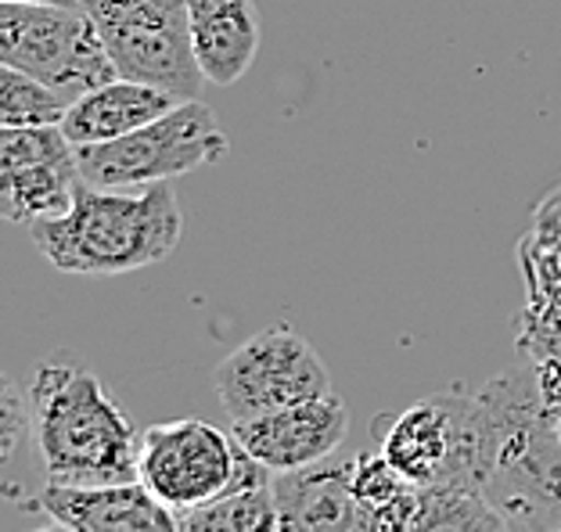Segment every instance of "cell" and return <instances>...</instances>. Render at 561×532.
I'll list each match as a JSON object with an SVG mask.
<instances>
[{"label": "cell", "instance_id": "6da1fadb", "mask_svg": "<svg viewBox=\"0 0 561 532\" xmlns=\"http://www.w3.org/2000/svg\"><path fill=\"white\" fill-rule=\"evenodd\" d=\"M25 396L50 486L137 483L145 432H137L94 371L55 357L33 374Z\"/></svg>", "mask_w": 561, "mask_h": 532}, {"label": "cell", "instance_id": "7a4b0ae2", "mask_svg": "<svg viewBox=\"0 0 561 532\" xmlns=\"http://www.w3.org/2000/svg\"><path fill=\"white\" fill-rule=\"evenodd\" d=\"M181 231L184 217L170 181L126 192L83 184L69 212L30 223L44 259L61 274L83 277L145 270L181 245Z\"/></svg>", "mask_w": 561, "mask_h": 532}, {"label": "cell", "instance_id": "3957f363", "mask_svg": "<svg viewBox=\"0 0 561 532\" xmlns=\"http://www.w3.org/2000/svg\"><path fill=\"white\" fill-rule=\"evenodd\" d=\"M479 493L512 522L561 532V436L529 378L501 374L476 392Z\"/></svg>", "mask_w": 561, "mask_h": 532}, {"label": "cell", "instance_id": "277c9868", "mask_svg": "<svg viewBox=\"0 0 561 532\" xmlns=\"http://www.w3.org/2000/svg\"><path fill=\"white\" fill-rule=\"evenodd\" d=\"M0 66L33 76L69 101L119 76L94 19L80 4L0 0Z\"/></svg>", "mask_w": 561, "mask_h": 532}, {"label": "cell", "instance_id": "5b68a950", "mask_svg": "<svg viewBox=\"0 0 561 532\" xmlns=\"http://www.w3.org/2000/svg\"><path fill=\"white\" fill-rule=\"evenodd\" d=\"M224 155L227 134L202 97L181 101L156 123L116 137V141L76 148L83 184L112 187V192L176 181V176L216 166Z\"/></svg>", "mask_w": 561, "mask_h": 532}, {"label": "cell", "instance_id": "8992f818", "mask_svg": "<svg viewBox=\"0 0 561 532\" xmlns=\"http://www.w3.org/2000/svg\"><path fill=\"white\" fill-rule=\"evenodd\" d=\"M375 428L381 458L414 486L479 493V396L461 389L436 392L400 414L378 417Z\"/></svg>", "mask_w": 561, "mask_h": 532}, {"label": "cell", "instance_id": "52a82bcc", "mask_svg": "<svg viewBox=\"0 0 561 532\" xmlns=\"http://www.w3.org/2000/svg\"><path fill=\"white\" fill-rule=\"evenodd\" d=\"M123 80H137L181 101L202 94V66L191 41L187 0H80Z\"/></svg>", "mask_w": 561, "mask_h": 532}, {"label": "cell", "instance_id": "ba28073f", "mask_svg": "<svg viewBox=\"0 0 561 532\" xmlns=\"http://www.w3.org/2000/svg\"><path fill=\"white\" fill-rule=\"evenodd\" d=\"M256 458H249L234 432L198 417L162 421L140 436L137 478L176 514L234 489Z\"/></svg>", "mask_w": 561, "mask_h": 532}, {"label": "cell", "instance_id": "9c48e42d", "mask_svg": "<svg viewBox=\"0 0 561 532\" xmlns=\"http://www.w3.org/2000/svg\"><path fill=\"white\" fill-rule=\"evenodd\" d=\"M213 392L231 425L288 403L328 396L331 374L317 349L288 324H274L231 349L213 371Z\"/></svg>", "mask_w": 561, "mask_h": 532}, {"label": "cell", "instance_id": "30bf717a", "mask_svg": "<svg viewBox=\"0 0 561 532\" xmlns=\"http://www.w3.org/2000/svg\"><path fill=\"white\" fill-rule=\"evenodd\" d=\"M80 187V159L61 126H0V212L11 223L61 217Z\"/></svg>", "mask_w": 561, "mask_h": 532}, {"label": "cell", "instance_id": "8fae6325", "mask_svg": "<svg viewBox=\"0 0 561 532\" xmlns=\"http://www.w3.org/2000/svg\"><path fill=\"white\" fill-rule=\"evenodd\" d=\"M231 432L271 472H296V467L331 458L350 436V410L335 392L313 400L288 403L271 414L249 417L231 425Z\"/></svg>", "mask_w": 561, "mask_h": 532}, {"label": "cell", "instance_id": "7c38bea8", "mask_svg": "<svg viewBox=\"0 0 561 532\" xmlns=\"http://www.w3.org/2000/svg\"><path fill=\"white\" fill-rule=\"evenodd\" d=\"M33 508L47 518L69 522L80 532H181L176 511L151 493L145 483L116 486H44Z\"/></svg>", "mask_w": 561, "mask_h": 532}, {"label": "cell", "instance_id": "4fadbf2b", "mask_svg": "<svg viewBox=\"0 0 561 532\" xmlns=\"http://www.w3.org/2000/svg\"><path fill=\"white\" fill-rule=\"evenodd\" d=\"M277 532H375L350 486V461L324 458L274 475Z\"/></svg>", "mask_w": 561, "mask_h": 532}, {"label": "cell", "instance_id": "5bb4252c", "mask_svg": "<svg viewBox=\"0 0 561 532\" xmlns=\"http://www.w3.org/2000/svg\"><path fill=\"white\" fill-rule=\"evenodd\" d=\"M191 41L206 83L231 86L260 50V15L252 0H187Z\"/></svg>", "mask_w": 561, "mask_h": 532}, {"label": "cell", "instance_id": "9a60e30c", "mask_svg": "<svg viewBox=\"0 0 561 532\" xmlns=\"http://www.w3.org/2000/svg\"><path fill=\"white\" fill-rule=\"evenodd\" d=\"M176 105H181V97L170 91L116 76L112 83L76 97L66 112V119H61V130H66V137L76 148L105 144V141H116V137L140 130V126L156 123Z\"/></svg>", "mask_w": 561, "mask_h": 532}, {"label": "cell", "instance_id": "2e32d148", "mask_svg": "<svg viewBox=\"0 0 561 532\" xmlns=\"http://www.w3.org/2000/svg\"><path fill=\"white\" fill-rule=\"evenodd\" d=\"M176 522L181 532H277L274 472L256 461L234 489L181 511Z\"/></svg>", "mask_w": 561, "mask_h": 532}, {"label": "cell", "instance_id": "e0dca14e", "mask_svg": "<svg viewBox=\"0 0 561 532\" xmlns=\"http://www.w3.org/2000/svg\"><path fill=\"white\" fill-rule=\"evenodd\" d=\"M350 486L360 500L364 514L371 518L375 532H407L417 511L421 486H414L403 472H397L381 450H364L350 461Z\"/></svg>", "mask_w": 561, "mask_h": 532}, {"label": "cell", "instance_id": "ac0fdd59", "mask_svg": "<svg viewBox=\"0 0 561 532\" xmlns=\"http://www.w3.org/2000/svg\"><path fill=\"white\" fill-rule=\"evenodd\" d=\"M507 522L476 489H421L407 532H512Z\"/></svg>", "mask_w": 561, "mask_h": 532}, {"label": "cell", "instance_id": "d6986e66", "mask_svg": "<svg viewBox=\"0 0 561 532\" xmlns=\"http://www.w3.org/2000/svg\"><path fill=\"white\" fill-rule=\"evenodd\" d=\"M72 101L11 66H0V126H61Z\"/></svg>", "mask_w": 561, "mask_h": 532}, {"label": "cell", "instance_id": "ffe728a7", "mask_svg": "<svg viewBox=\"0 0 561 532\" xmlns=\"http://www.w3.org/2000/svg\"><path fill=\"white\" fill-rule=\"evenodd\" d=\"M0 414H4V458H11L22 439V428L33 425V414H30V396H19V389L11 378H4V407H0Z\"/></svg>", "mask_w": 561, "mask_h": 532}, {"label": "cell", "instance_id": "44dd1931", "mask_svg": "<svg viewBox=\"0 0 561 532\" xmlns=\"http://www.w3.org/2000/svg\"><path fill=\"white\" fill-rule=\"evenodd\" d=\"M30 532H80V529L69 525V522H58V518H50L47 525H41V529H30Z\"/></svg>", "mask_w": 561, "mask_h": 532}, {"label": "cell", "instance_id": "7402d4cb", "mask_svg": "<svg viewBox=\"0 0 561 532\" xmlns=\"http://www.w3.org/2000/svg\"><path fill=\"white\" fill-rule=\"evenodd\" d=\"M19 4H80V0H19Z\"/></svg>", "mask_w": 561, "mask_h": 532}]
</instances>
